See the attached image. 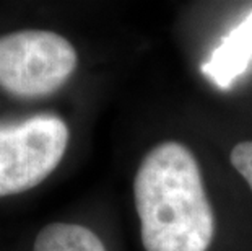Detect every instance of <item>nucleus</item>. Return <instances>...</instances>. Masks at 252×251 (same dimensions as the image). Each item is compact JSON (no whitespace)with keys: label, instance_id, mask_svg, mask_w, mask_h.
<instances>
[{"label":"nucleus","instance_id":"nucleus-6","mask_svg":"<svg viewBox=\"0 0 252 251\" xmlns=\"http://www.w3.org/2000/svg\"><path fill=\"white\" fill-rule=\"evenodd\" d=\"M229 162L234 167L252 191V141H243L236 143L229 153Z\"/></svg>","mask_w":252,"mask_h":251},{"label":"nucleus","instance_id":"nucleus-2","mask_svg":"<svg viewBox=\"0 0 252 251\" xmlns=\"http://www.w3.org/2000/svg\"><path fill=\"white\" fill-rule=\"evenodd\" d=\"M78 56L63 36L23 30L0 36V88L18 98L57 92L77 69Z\"/></svg>","mask_w":252,"mask_h":251},{"label":"nucleus","instance_id":"nucleus-5","mask_svg":"<svg viewBox=\"0 0 252 251\" xmlns=\"http://www.w3.org/2000/svg\"><path fill=\"white\" fill-rule=\"evenodd\" d=\"M33 251H106V247L88 227L54 222L36 235Z\"/></svg>","mask_w":252,"mask_h":251},{"label":"nucleus","instance_id":"nucleus-4","mask_svg":"<svg viewBox=\"0 0 252 251\" xmlns=\"http://www.w3.org/2000/svg\"><path fill=\"white\" fill-rule=\"evenodd\" d=\"M252 59V10L221 41L210 59L202 66V73L217 87L226 90L249 67Z\"/></svg>","mask_w":252,"mask_h":251},{"label":"nucleus","instance_id":"nucleus-3","mask_svg":"<svg viewBox=\"0 0 252 251\" xmlns=\"http://www.w3.org/2000/svg\"><path fill=\"white\" fill-rule=\"evenodd\" d=\"M67 145L68 127L54 114L0 124V197L41 184L59 167Z\"/></svg>","mask_w":252,"mask_h":251},{"label":"nucleus","instance_id":"nucleus-1","mask_svg":"<svg viewBox=\"0 0 252 251\" xmlns=\"http://www.w3.org/2000/svg\"><path fill=\"white\" fill-rule=\"evenodd\" d=\"M133 199L145 251H207L215 238V214L202 172L189 147L164 141L145 153Z\"/></svg>","mask_w":252,"mask_h":251}]
</instances>
